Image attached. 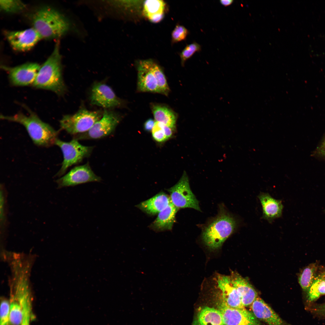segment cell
Masks as SVG:
<instances>
[{"label": "cell", "instance_id": "23", "mask_svg": "<svg viewBox=\"0 0 325 325\" xmlns=\"http://www.w3.org/2000/svg\"><path fill=\"white\" fill-rule=\"evenodd\" d=\"M165 7L166 3L163 0H146L144 4L143 12L150 21L157 23L163 19Z\"/></svg>", "mask_w": 325, "mask_h": 325}, {"label": "cell", "instance_id": "24", "mask_svg": "<svg viewBox=\"0 0 325 325\" xmlns=\"http://www.w3.org/2000/svg\"><path fill=\"white\" fill-rule=\"evenodd\" d=\"M144 61L156 80L159 93L167 96L170 92V89L161 67L152 60H144Z\"/></svg>", "mask_w": 325, "mask_h": 325}, {"label": "cell", "instance_id": "2", "mask_svg": "<svg viewBox=\"0 0 325 325\" xmlns=\"http://www.w3.org/2000/svg\"><path fill=\"white\" fill-rule=\"evenodd\" d=\"M28 115L19 113L11 116L1 115V119L19 123L26 128L34 143L39 146L48 147L55 144L59 131L42 121L33 112L28 110Z\"/></svg>", "mask_w": 325, "mask_h": 325}, {"label": "cell", "instance_id": "10", "mask_svg": "<svg viewBox=\"0 0 325 325\" xmlns=\"http://www.w3.org/2000/svg\"><path fill=\"white\" fill-rule=\"evenodd\" d=\"M40 66L36 63H28L14 67L2 66V68L8 72L11 84L25 86L33 84Z\"/></svg>", "mask_w": 325, "mask_h": 325}, {"label": "cell", "instance_id": "34", "mask_svg": "<svg viewBox=\"0 0 325 325\" xmlns=\"http://www.w3.org/2000/svg\"><path fill=\"white\" fill-rule=\"evenodd\" d=\"M164 129L165 135L167 139L172 137L175 130L164 124Z\"/></svg>", "mask_w": 325, "mask_h": 325}, {"label": "cell", "instance_id": "15", "mask_svg": "<svg viewBox=\"0 0 325 325\" xmlns=\"http://www.w3.org/2000/svg\"><path fill=\"white\" fill-rule=\"evenodd\" d=\"M252 312L259 320L268 325H289L261 298L258 296L250 306Z\"/></svg>", "mask_w": 325, "mask_h": 325}, {"label": "cell", "instance_id": "6", "mask_svg": "<svg viewBox=\"0 0 325 325\" xmlns=\"http://www.w3.org/2000/svg\"><path fill=\"white\" fill-rule=\"evenodd\" d=\"M55 144L60 148L63 156L61 167L56 175L59 177L63 175L70 167L81 162L84 159L89 157L94 148L93 146L83 145L74 139L70 141L65 142L57 138Z\"/></svg>", "mask_w": 325, "mask_h": 325}, {"label": "cell", "instance_id": "18", "mask_svg": "<svg viewBox=\"0 0 325 325\" xmlns=\"http://www.w3.org/2000/svg\"><path fill=\"white\" fill-rule=\"evenodd\" d=\"M137 68L138 91L159 93L156 80L144 60L138 62Z\"/></svg>", "mask_w": 325, "mask_h": 325}, {"label": "cell", "instance_id": "7", "mask_svg": "<svg viewBox=\"0 0 325 325\" xmlns=\"http://www.w3.org/2000/svg\"><path fill=\"white\" fill-rule=\"evenodd\" d=\"M122 117L116 112L105 109L100 119L88 131L73 136L77 140L98 139L108 136L114 132Z\"/></svg>", "mask_w": 325, "mask_h": 325}, {"label": "cell", "instance_id": "25", "mask_svg": "<svg viewBox=\"0 0 325 325\" xmlns=\"http://www.w3.org/2000/svg\"><path fill=\"white\" fill-rule=\"evenodd\" d=\"M317 268L316 263H312L305 268L300 274L299 282L304 291H308L315 278Z\"/></svg>", "mask_w": 325, "mask_h": 325}, {"label": "cell", "instance_id": "16", "mask_svg": "<svg viewBox=\"0 0 325 325\" xmlns=\"http://www.w3.org/2000/svg\"><path fill=\"white\" fill-rule=\"evenodd\" d=\"M231 282L236 289L241 298L243 305L250 306L258 297L257 293L248 280L236 272H233L230 276Z\"/></svg>", "mask_w": 325, "mask_h": 325}, {"label": "cell", "instance_id": "8", "mask_svg": "<svg viewBox=\"0 0 325 325\" xmlns=\"http://www.w3.org/2000/svg\"><path fill=\"white\" fill-rule=\"evenodd\" d=\"M187 175L185 171L178 182L167 189L171 203L178 209L191 208L201 211L199 202L192 192Z\"/></svg>", "mask_w": 325, "mask_h": 325}, {"label": "cell", "instance_id": "35", "mask_svg": "<svg viewBox=\"0 0 325 325\" xmlns=\"http://www.w3.org/2000/svg\"><path fill=\"white\" fill-rule=\"evenodd\" d=\"M317 150L318 154L325 156V138L320 145L318 148Z\"/></svg>", "mask_w": 325, "mask_h": 325}, {"label": "cell", "instance_id": "20", "mask_svg": "<svg viewBox=\"0 0 325 325\" xmlns=\"http://www.w3.org/2000/svg\"><path fill=\"white\" fill-rule=\"evenodd\" d=\"M171 203L169 196L163 192H160L140 203L137 206L147 214L154 215L158 214Z\"/></svg>", "mask_w": 325, "mask_h": 325}, {"label": "cell", "instance_id": "11", "mask_svg": "<svg viewBox=\"0 0 325 325\" xmlns=\"http://www.w3.org/2000/svg\"><path fill=\"white\" fill-rule=\"evenodd\" d=\"M90 100L91 104L106 109L120 107L123 105V101L116 96L111 88L102 82H95L93 85Z\"/></svg>", "mask_w": 325, "mask_h": 325}, {"label": "cell", "instance_id": "14", "mask_svg": "<svg viewBox=\"0 0 325 325\" xmlns=\"http://www.w3.org/2000/svg\"><path fill=\"white\" fill-rule=\"evenodd\" d=\"M218 287L221 292V301L233 308L244 309L240 296L232 285L230 276L219 275L217 277Z\"/></svg>", "mask_w": 325, "mask_h": 325}, {"label": "cell", "instance_id": "19", "mask_svg": "<svg viewBox=\"0 0 325 325\" xmlns=\"http://www.w3.org/2000/svg\"><path fill=\"white\" fill-rule=\"evenodd\" d=\"M178 209L171 203L158 214L150 228L157 232L171 230L175 221V216Z\"/></svg>", "mask_w": 325, "mask_h": 325}, {"label": "cell", "instance_id": "3", "mask_svg": "<svg viewBox=\"0 0 325 325\" xmlns=\"http://www.w3.org/2000/svg\"><path fill=\"white\" fill-rule=\"evenodd\" d=\"M33 28L42 38H58L66 34L70 28L68 20L58 11L49 7L42 8L33 14Z\"/></svg>", "mask_w": 325, "mask_h": 325}, {"label": "cell", "instance_id": "26", "mask_svg": "<svg viewBox=\"0 0 325 325\" xmlns=\"http://www.w3.org/2000/svg\"><path fill=\"white\" fill-rule=\"evenodd\" d=\"M307 292V299L311 302L325 294V273L315 278Z\"/></svg>", "mask_w": 325, "mask_h": 325}, {"label": "cell", "instance_id": "9", "mask_svg": "<svg viewBox=\"0 0 325 325\" xmlns=\"http://www.w3.org/2000/svg\"><path fill=\"white\" fill-rule=\"evenodd\" d=\"M101 178L92 170L88 162L74 167L67 174L57 180L58 188L74 186L90 182H99Z\"/></svg>", "mask_w": 325, "mask_h": 325}, {"label": "cell", "instance_id": "32", "mask_svg": "<svg viewBox=\"0 0 325 325\" xmlns=\"http://www.w3.org/2000/svg\"><path fill=\"white\" fill-rule=\"evenodd\" d=\"M152 133L154 139L157 142H163L167 140L165 133L164 124L162 123L156 121Z\"/></svg>", "mask_w": 325, "mask_h": 325}, {"label": "cell", "instance_id": "30", "mask_svg": "<svg viewBox=\"0 0 325 325\" xmlns=\"http://www.w3.org/2000/svg\"><path fill=\"white\" fill-rule=\"evenodd\" d=\"M189 33V31L184 26L177 24L172 33V42L174 43L185 40Z\"/></svg>", "mask_w": 325, "mask_h": 325}, {"label": "cell", "instance_id": "38", "mask_svg": "<svg viewBox=\"0 0 325 325\" xmlns=\"http://www.w3.org/2000/svg\"><path fill=\"white\" fill-rule=\"evenodd\" d=\"M324 212H325V211H324Z\"/></svg>", "mask_w": 325, "mask_h": 325}, {"label": "cell", "instance_id": "28", "mask_svg": "<svg viewBox=\"0 0 325 325\" xmlns=\"http://www.w3.org/2000/svg\"><path fill=\"white\" fill-rule=\"evenodd\" d=\"M1 10L7 13H15L21 11L26 8V5L20 0L0 1Z\"/></svg>", "mask_w": 325, "mask_h": 325}, {"label": "cell", "instance_id": "1", "mask_svg": "<svg viewBox=\"0 0 325 325\" xmlns=\"http://www.w3.org/2000/svg\"><path fill=\"white\" fill-rule=\"evenodd\" d=\"M61 61L58 41L50 56L40 66L33 86L52 91L59 95L64 94L67 88L63 79Z\"/></svg>", "mask_w": 325, "mask_h": 325}, {"label": "cell", "instance_id": "5", "mask_svg": "<svg viewBox=\"0 0 325 325\" xmlns=\"http://www.w3.org/2000/svg\"><path fill=\"white\" fill-rule=\"evenodd\" d=\"M103 114L99 110L90 111L82 107L73 114L63 116L60 122V129L73 136L84 133L101 119Z\"/></svg>", "mask_w": 325, "mask_h": 325}, {"label": "cell", "instance_id": "4", "mask_svg": "<svg viewBox=\"0 0 325 325\" xmlns=\"http://www.w3.org/2000/svg\"><path fill=\"white\" fill-rule=\"evenodd\" d=\"M237 226V222L235 218L221 205L217 216L203 228L202 235L203 241L209 249H218Z\"/></svg>", "mask_w": 325, "mask_h": 325}, {"label": "cell", "instance_id": "29", "mask_svg": "<svg viewBox=\"0 0 325 325\" xmlns=\"http://www.w3.org/2000/svg\"><path fill=\"white\" fill-rule=\"evenodd\" d=\"M201 50V45L195 41L187 45L179 54L181 65L184 66L187 60L190 58L196 52H199Z\"/></svg>", "mask_w": 325, "mask_h": 325}, {"label": "cell", "instance_id": "21", "mask_svg": "<svg viewBox=\"0 0 325 325\" xmlns=\"http://www.w3.org/2000/svg\"><path fill=\"white\" fill-rule=\"evenodd\" d=\"M193 325H225L222 315L218 310L204 307L199 311Z\"/></svg>", "mask_w": 325, "mask_h": 325}, {"label": "cell", "instance_id": "13", "mask_svg": "<svg viewBox=\"0 0 325 325\" xmlns=\"http://www.w3.org/2000/svg\"><path fill=\"white\" fill-rule=\"evenodd\" d=\"M5 34L12 48L20 51L31 49L42 39L33 27L21 31H7Z\"/></svg>", "mask_w": 325, "mask_h": 325}, {"label": "cell", "instance_id": "22", "mask_svg": "<svg viewBox=\"0 0 325 325\" xmlns=\"http://www.w3.org/2000/svg\"><path fill=\"white\" fill-rule=\"evenodd\" d=\"M151 106L156 121L175 129L177 116L175 112L163 104H152Z\"/></svg>", "mask_w": 325, "mask_h": 325}, {"label": "cell", "instance_id": "33", "mask_svg": "<svg viewBox=\"0 0 325 325\" xmlns=\"http://www.w3.org/2000/svg\"><path fill=\"white\" fill-rule=\"evenodd\" d=\"M155 122L152 119H149L147 120L144 124V130L147 131L149 132L152 130L154 125Z\"/></svg>", "mask_w": 325, "mask_h": 325}, {"label": "cell", "instance_id": "12", "mask_svg": "<svg viewBox=\"0 0 325 325\" xmlns=\"http://www.w3.org/2000/svg\"><path fill=\"white\" fill-rule=\"evenodd\" d=\"M218 308L225 325H261L259 320L253 313L245 308H231L222 302Z\"/></svg>", "mask_w": 325, "mask_h": 325}, {"label": "cell", "instance_id": "17", "mask_svg": "<svg viewBox=\"0 0 325 325\" xmlns=\"http://www.w3.org/2000/svg\"><path fill=\"white\" fill-rule=\"evenodd\" d=\"M258 197L262 207V218L271 223L281 217L283 208L281 200L274 198L267 193L261 192Z\"/></svg>", "mask_w": 325, "mask_h": 325}, {"label": "cell", "instance_id": "36", "mask_svg": "<svg viewBox=\"0 0 325 325\" xmlns=\"http://www.w3.org/2000/svg\"><path fill=\"white\" fill-rule=\"evenodd\" d=\"M234 2L233 0H221L219 1L221 4L225 7L231 5Z\"/></svg>", "mask_w": 325, "mask_h": 325}, {"label": "cell", "instance_id": "27", "mask_svg": "<svg viewBox=\"0 0 325 325\" xmlns=\"http://www.w3.org/2000/svg\"><path fill=\"white\" fill-rule=\"evenodd\" d=\"M25 303L13 301L10 305V321L11 325H20L24 316Z\"/></svg>", "mask_w": 325, "mask_h": 325}, {"label": "cell", "instance_id": "37", "mask_svg": "<svg viewBox=\"0 0 325 325\" xmlns=\"http://www.w3.org/2000/svg\"><path fill=\"white\" fill-rule=\"evenodd\" d=\"M320 311L323 313H325V305L321 308Z\"/></svg>", "mask_w": 325, "mask_h": 325}, {"label": "cell", "instance_id": "31", "mask_svg": "<svg viewBox=\"0 0 325 325\" xmlns=\"http://www.w3.org/2000/svg\"><path fill=\"white\" fill-rule=\"evenodd\" d=\"M10 305L8 301L3 299L1 304L0 325H10Z\"/></svg>", "mask_w": 325, "mask_h": 325}]
</instances>
